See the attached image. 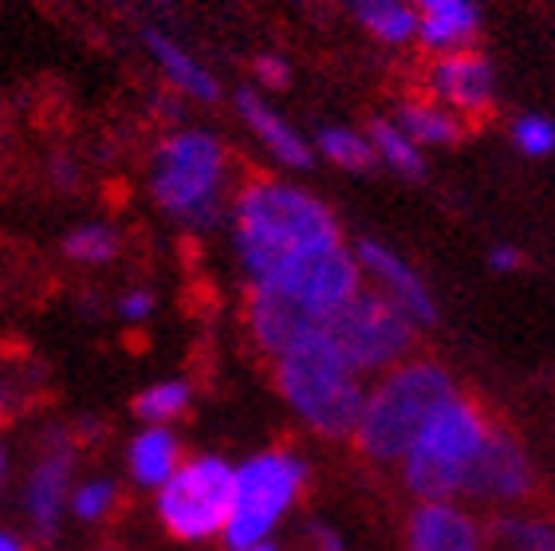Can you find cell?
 I'll list each match as a JSON object with an SVG mask.
<instances>
[{"instance_id": "f1b7e54d", "label": "cell", "mask_w": 555, "mask_h": 551, "mask_svg": "<svg viewBox=\"0 0 555 551\" xmlns=\"http://www.w3.org/2000/svg\"><path fill=\"white\" fill-rule=\"evenodd\" d=\"M154 308H158V299H154V292L150 287H130V292H122L118 296V319L122 323H146L150 316H154Z\"/></svg>"}, {"instance_id": "e575fe53", "label": "cell", "mask_w": 555, "mask_h": 551, "mask_svg": "<svg viewBox=\"0 0 555 551\" xmlns=\"http://www.w3.org/2000/svg\"><path fill=\"white\" fill-rule=\"evenodd\" d=\"M150 4H170V0H150Z\"/></svg>"}, {"instance_id": "4dcf8cb0", "label": "cell", "mask_w": 555, "mask_h": 551, "mask_svg": "<svg viewBox=\"0 0 555 551\" xmlns=\"http://www.w3.org/2000/svg\"><path fill=\"white\" fill-rule=\"evenodd\" d=\"M52 181L60 190H75V185H79V166L60 154V158H52Z\"/></svg>"}, {"instance_id": "277c9868", "label": "cell", "mask_w": 555, "mask_h": 551, "mask_svg": "<svg viewBox=\"0 0 555 551\" xmlns=\"http://www.w3.org/2000/svg\"><path fill=\"white\" fill-rule=\"evenodd\" d=\"M229 150L214 130L178 127L150 154V197L170 221L205 233L224 217Z\"/></svg>"}, {"instance_id": "4fadbf2b", "label": "cell", "mask_w": 555, "mask_h": 551, "mask_svg": "<svg viewBox=\"0 0 555 551\" xmlns=\"http://www.w3.org/2000/svg\"><path fill=\"white\" fill-rule=\"evenodd\" d=\"M406 551H485V531L453 500L417 504L406 524Z\"/></svg>"}, {"instance_id": "d6a6232c", "label": "cell", "mask_w": 555, "mask_h": 551, "mask_svg": "<svg viewBox=\"0 0 555 551\" xmlns=\"http://www.w3.org/2000/svg\"><path fill=\"white\" fill-rule=\"evenodd\" d=\"M0 551H28V548H24V543L16 540V536H9V531H0Z\"/></svg>"}, {"instance_id": "7c38bea8", "label": "cell", "mask_w": 555, "mask_h": 551, "mask_svg": "<svg viewBox=\"0 0 555 551\" xmlns=\"http://www.w3.org/2000/svg\"><path fill=\"white\" fill-rule=\"evenodd\" d=\"M233 103H236V115L245 118V127L257 134V142L280 162V166H288V170H311V166H315V150H311V142L292 127L288 118L280 115L276 106L264 103L260 91L241 87V91L233 95Z\"/></svg>"}, {"instance_id": "d4e9b609", "label": "cell", "mask_w": 555, "mask_h": 551, "mask_svg": "<svg viewBox=\"0 0 555 551\" xmlns=\"http://www.w3.org/2000/svg\"><path fill=\"white\" fill-rule=\"evenodd\" d=\"M492 540L501 551H555V524L552 520L504 516L492 524Z\"/></svg>"}, {"instance_id": "7402d4cb", "label": "cell", "mask_w": 555, "mask_h": 551, "mask_svg": "<svg viewBox=\"0 0 555 551\" xmlns=\"http://www.w3.org/2000/svg\"><path fill=\"white\" fill-rule=\"evenodd\" d=\"M366 138H371V146H374V158L386 162L395 174H402V178H410V181L426 178V154H422L390 118H374Z\"/></svg>"}, {"instance_id": "e0dca14e", "label": "cell", "mask_w": 555, "mask_h": 551, "mask_svg": "<svg viewBox=\"0 0 555 551\" xmlns=\"http://www.w3.org/2000/svg\"><path fill=\"white\" fill-rule=\"evenodd\" d=\"M72 449H52V457H43L33 469L28 480V516L40 540H52L60 531V520L67 509V485H72Z\"/></svg>"}, {"instance_id": "8fae6325", "label": "cell", "mask_w": 555, "mask_h": 551, "mask_svg": "<svg viewBox=\"0 0 555 551\" xmlns=\"http://www.w3.org/2000/svg\"><path fill=\"white\" fill-rule=\"evenodd\" d=\"M354 260H359L363 272H371L374 280H378V292H383L386 299H395L414 323H434V319H438V304L429 296L426 280H422L395 248H386L383 241H359L354 244Z\"/></svg>"}, {"instance_id": "44dd1931", "label": "cell", "mask_w": 555, "mask_h": 551, "mask_svg": "<svg viewBox=\"0 0 555 551\" xmlns=\"http://www.w3.org/2000/svg\"><path fill=\"white\" fill-rule=\"evenodd\" d=\"M311 150L323 154L332 166H339V170H347V174H371L374 166H378L371 138L359 134V130H351V127H320L315 146Z\"/></svg>"}, {"instance_id": "5b68a950", "label": "cell", "mask_w": 555, "mask_h": 551, "mask_svg": "<svg viewBox=\"0 0 555 551\" xmlns=\"http://www.w3.org/2000/svg\"><path fill=\"white\" fill-rule=\"evenodd\" d=\"M492 430V418L477 398L453 394L441 406L422 434L414 437V446L406 449L402 465V480L422 504H441V500H457L461 485L469 477L473 461L481 453L485 437Z\"/></svg>"}, {"instance_id": "83f0119b", "label": "cell", "mask_w": 555, "mask_h": 551, "mask_svg": "<svg viewBox=\"0 0 555 551\" xmlns=\"http://www.w3.org/2000/svg\"><path fill=\"white\" fill-rule=\"evenodd\" d=\"M253 79H257L264 91H284V87L292 84V64L284 60V55L264 52L253 60Z\"/></svg>"}, {"instance_id": "f546056e", "label": "cell", "mask_w": 555, "mask_h": 551, "mask_svg": "<svg viewBox=\"0 0 555 551\" xmlns=\"http://www.w3.org/2000/svg\"><path fill=\"white\" fill-rule=\"evenodd\" d=\"M520 265H524V253L516 248V244H496V248H489L492 272H516Z\"/></svg>"}, {"instance_id": "8d00e7d4", "label": "cell", "mask_w": 555, "mask_h": 551, "mask_svg": "<svg viewBox=\"0 0 555 551\" xmlns=\"http://www.w3.org/2000/svg\"><path fill=\"white\" fill-rule=\"evenodd\" d=\"M0 410H4V394H0Z\"/></svg>"}, {"instance_id": "ffe728a7", "label": "cell", "mask_w": 555, "mask_h": 551, "mask_svg": "<svg viewBox=\"0 0 555 551\" xmlns=\"http://www.w3.org/2000/svg\"><path fill=\"white\" fill-rule=\"evenodd\" d=\"M402 134L414 142L417 150L426 146H453L461 142V118L449 115L446 106L438 103H422V99H406V103L398 106V115L390 118Z\"/></svg>"}, {"instance_id": "7a4b0ae2", "label": "cell", "mask_w": 555, "mask_h": 551, "mask_svg": "<svg viewBox=\"0 0 555 551\" xmlns=\"http://www.w3.org/2000/svg\"><path fill=\"white\" fill-rule=\"evenodd\" d=\"M457 394L453 374L434 359H406L390 367L383 379L366 390L363 413L354 425V446L359 453L378 465H398L422 425Z\"/></svg>"}, {"instance_id": "d590c367", "label": "cell", "mask_w": 555, "mask_h": 551, "mask_svg": "<svg viewBox=\"0 0 555 551\" xmlns=\"http://www.w3.org/2000/svg\"><path fill=\"white\" fill-rule=\"evenodd\" d=\"M0 477H4V457H0Z\"/></svg>"}, {"instance_id": "5bb4252c", "label": "cell", "mask_w": 555, "mask_h": 551, "mask_svg": "<svg viewBox=\"0 0 555 551\" xmlns=\"http://www.w3.org/2000/svg\"><path fill=\"white\" fill-rule=\"evenodd\" d=\"M417 12V43L434 55L465 52L481 33L477 0H410Z\"/></svg>"}, {"instance_id": "484cf974", "label": "cell", "mask_w": 555, "mask_h": 551, "mask_svg": "<svg viewBox=\"0 0 555 551\" xmlns=\"http://www.w3.org/2000/svg\"><path fill=\"white\" fill-rule=\"evenodd\" d=\"M118 504V485L115 480H87L72 492V512L75 520H83V524H99V520H107Z\"/></svg>"}, {"instance_id": "1f68e13d", "label": "cell", "mask_w": 555, "mask_h": 551, "mask_svg": "<svg viewBox=\"0 0 555 551\" xmlns=\"http://www.w3.org/2000/svg\"><path fill=\"white\" fill-rule=\"evenodd\" d=\"M311 543H315V551H343L339 531L323 528V524H315V528H311Z\"/></svg>"}, {"instance_id": "ba28073f", "label": "cell", "mask_w": 555, "mask_h": 551, "mask_svg": "<svg viewBox=\"0 0 555 551\" xmlns=\"http://www.w3.org/2000/svg\"><path fill=\"white\" fill-rule=\"evenodd\" d=\"M236 469L224 457H193L182 461L158 488V520L173 540L202 543L221 536L233 516Z\"/></svg>"}, {"instance_id": "cb8c5ba5", "label": "cell", "mask_w": 555, "mask_h": 551, "mask_svg": "<svg viewBox=\"0 0 555 551\" xmlns=\"http://www.w3.org/2000/svg\"><path fill=\"white\" fill-rule=\"evenodd\" d=\"M193 402V386L185 379H166V382H154L146 390L134 398V413H139L142 422L150 425H166V422H178Z\"/></svg>"}, {"instance_id": "3957f363", "label": "cell", "mask_w": 555, "mask_h": 551, "mask_svg": "<svg viewBox=\"0 0 555 551\" xmlns=\"http://www.w3.org/2000/svg\"><path fill=\"white\" fill-rule=\"evenodd\" d=\"M272 379H276L280 398L308 422V430L332 441L354 437L366 402L363 379L347 367V359L323 335L320 323L280 355Z\"/></svg>"}, {"instance_id": "6da1fadb", "label": "cell", "mask_w": 555, "mask_h": 551, "mask_svg": "<svg viewBox=\"0 0 555 551\" xmlns=\"http://www.w3.org/2000/svg\"><path fill=\"white\" fill-rule=\"evenodd\" d=\"M233 244L248 287H264L304 256L343 244V229L315 193L257 178L233 197Z\"/></svg>"}, {"instance_id": "30bf717a", "label": "cell", "mask_w": 555, "mask_h": 551, "mask_svg": "<svg viewBox=\"0 0 555 551\" xmlns=\"http://www.w3.org/2000/svg\"><path fill=\"white\" fill-rule=\"evenodd\" d=\"M429 103L446 106L449 115H481L496 99V72L481 52H449L429 67Z\"/></svg>"}, {"instance_id": "9a60e30c", "label": "cell", "mask_w": 555, "mask_h": 551, "mask_svg": "<svg viewBox=\"0 0 555 551\" xmlns=\"http://www.w3.org/2000/svg\"><path fill=\"white\" fill-rule=\"evenodd\" d=\"M142 48L150 52L154 67L166 75V84L178 87V95H190L197 103H217L221 99V84H217V75L190 52L182 43L166 36L162 28H142Z\"/></svg>"}, {"instance_id": "ac0fdd59", "label": "cell", "mask_w": 555, "mask_h": 551, "mask_svg": "<svg viewBox=\"0 0 555 551\" xmlns=\"http://www.w3.org/2000/svg\"><path fill=\"white\" fill-rule=\"evenodd\" d=\"M178 465H182V446H178V437H173L166 425H150V430H142V434L130 441L127 469H130V477H134V485L162 488L178 473Z\"/></svg>"}, {"instance_id": "8992f818", "label": "cell", "mask_w": 555, "mask_h": 551, "mask_svg": "<svg viewBox=\"0 0 555 551\" xmlns=\"http://www.w3.org/2000/svg\"><path fill=\"white\" fill-rule=\"evenodd\" d=\"M320 328L359 379L386 374L390 367L406 362L410 350L417 347L414 319L395 299H386L383 292H366V287L354 299H347L335 316L323 319Z\"/></svg>"}, {"instance_id": "d6986e66", "label": "cell", "mask_w": 555, "mask_h": 551, "mask_svg": "<svg viewBox=\"0 0 555 551\" xmlns=\"http://www.w3.org/2000/svg\"><path fill=\"white\" fill-rule=\"evenodd\" d=\"M347 9L386 48L417 40V12L410 0H347Z\"/></svg>"}, {"instance_id": "836d02e7", "label": "cell", "mask_w": 555, "mask_h": 551, "mask_svg": "<svg viewBox=\"0 0 555 551\" xmlns=\"http://www.w3.org/2000/svg\"><path fill=\"white\" fill-rule=\"evenodd\" d=\"M233 551H280V548L264 540V543H248V548H233Z\"/></svg>"}, {"instance_id": "603a6c76", "label": "cell", "mask_w": 555, "mask_h": 551, "mask_svg": "<svg viewBox=\"0 0 555 551\" xmlns=\"http://www.w3.org/2000/svg\"><path fill=\"white\" fill-rule=\"evenodd\" d=\"M122 248L118 233L111 225L103 221H87V225H75L72 233L64 236V256L75 260V265H87V268H103L111 265Z\"/></svg>"}, {"instance_id": "52a82bcc", "label": "cell", "mask_w": 555, "mask_h": 551, "mask_svg": "<svg viewBox=\"0 0 555 551\" xmlns=\"http://www.w3.org/2000/svg\"><path fill=\"white\" fill-rule=\"evenodd\" d=\"M304 480H308V465L292 449H268V453L248 457L245 465L236 469L233 516L221 531L224 543L229 548L264 543L280 516L299 500Z\"/></svg>"}, {"instance_id": "4316f807", "label": "cell", "mask_w": 555, "mask_h": 551, "mask_svg": "<svg viewBox=\"0 0 555 551\" xmlns=\"http://www.w3.org/2000/svg\"><path fill=\"white\" fill-rule=\"evenodd\" d=\"M513 142L528 158H547V154H555V118L520 115L513 123Z\"/></svg>"}, {"instance_id": "9c48e42d", "label": "cell", "mask_w": 555, "mask_h": 551, "mask_svg": "<svg viewBox=\"0 0 555 551\" xmlns=\"http://www.w3.org/2000/svg\"><path fill=\"white\" fill-rule=\"evenodd\" d=\"M532 492H535L532 457H528V449L520 446V437L513 430L492 422L481 453H477L469 477L461 485V497L477 500V504H492V509H508V504H524Z\"/></svg>"}, {"instance_id": "2e32d148", "label": "cell", "mask_w": 555, "mask_h": 551, "mask_svg": "<svg viewBox=\"0 0 555 551\" xmlns=\"http://www.w3.org/2000/svg\"><path fill=\"white\" fill-rule=\"evenodd\" d=\"M245 323L253 343L264 350L268 359H280L299 335H308L315 328V319H308L304 311H296L280 296H272V292H260V287H248Z\"/></svg>"}]
</instances>
